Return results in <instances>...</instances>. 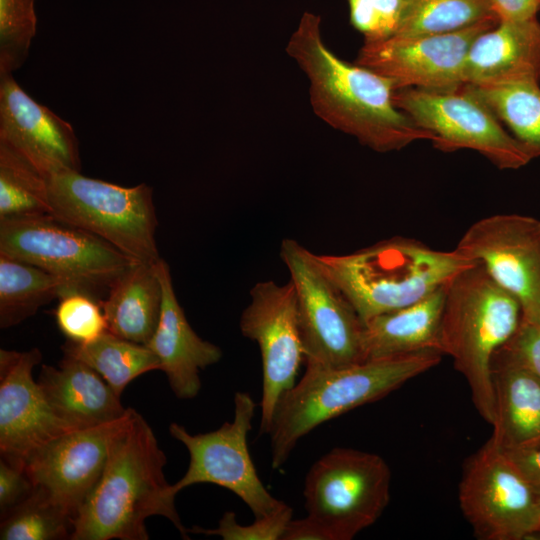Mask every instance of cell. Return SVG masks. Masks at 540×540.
Returning a JSON list of instances; mask_svg holds the SVG:
<instances>
[{"label":"cell","instance_id":"obj_13","mask_svg":"<svg viewBox=\"0 0 540 540\" xmlns=\"http://www.w3.org/2000/svg\"><path fill=\"white\" fill-rule=\"evenodd\" d=\"M244 337L255 341L262 360L260 434H268L276 406L296 383L304 351L298 307L291 281L279 285L272 280L256 283L250 302L240 318Z\"/></svg>","mask_w":540,"mask_h":540},{"label":"cell","instance_id":"obj_32","mask_svg":"<svg viewBox=\"0 0 540 540\" xmlns=\"http://www.w3.org/2000/svg\"><path fill=\"white\" fill-rule=\"evenodd\" d=\"M54 314L59 330L72 342L86 343L107 331L101 300L86 292L62 295Z\"/></svg>","mask_w":540,"mask_h":540},{"label":"cell","instance_id":"obj_23","mask_svg":"<svg viewBox=\"0 0 540 540\" xmlns=\"http://www.w3.org/2000/svg\"><path fill=\"white\" fill-rule=\"evenodd\" d=\"M445 285L413 304L364 322L365 360L391 358L427 350L441 352L440 326Z\"/></svg>","mask_w":540,"mask_h":540},{"label":"cell","instance_id":"obj_5","mask_svg":"<svg viewBox=\"0 0 540 540\" xmlns=\"http://www.w3.org/2000/svg\"><path fill=\"white\" fill-rule=\"evenodd\" d=\"M363 322L413 304L474 264L455 249L391 237L346 255H318Z\"/></svg>","mask_w":540,"mask_h":540},{"label":"cell","instance_id":"obj_22","mask_svg":"<svg viewBox=\"0 0 540 540\" xmlns=\"http://www.w3.org/2000/svg\"><path fill=\"white\" fill-rule=\"evenodd\" d=\"M495 422L491 437L503 449L540 446V379L505 348L491 362Z\"/></svg>","mask_w":540,"mask_h":540},{"label":"cell","instance_id":"obj_12","mask_svg":"<svg viewBox=\"0 0 540 540\" xmlns=\"http://www.w3.org/2000/svg\"><path fill=\"white\" fill-rule=\"evenodd\" d=\"M393 102L432 136L431 142L441 151L471 149L499 169H518L532 160L489 108L463 86L447 92L397 89Z\"/></svg>","mask_w":540,"mask_h":540},{"label":"cell","instance_id":"obj_31","mask_svg":"<svg viewBox=\"0 0 540 540\" xmlns=\"http://www.w3.org/2000/svg\"><path fill=\"white\" fill-rule=\"evenodd\" d=\"M36 30L35 0H0V75L23 65Z\"/></svg>","mask_w":540,"mask_h":540},{"label":"cell","instance_id":"obj_15","mask_svg":"<svg viewBox=\"0 0 540 540\" xmlns=\"http://www.w3.org/2000/svg\"><path fill=\"white\" fill-rule=\"evenodd\" d=\"M499 21L432 35L397 36L364 42L354 61L390 79L397 89L447 92L463 85V70L475 38Z\"/></svg>","mask_w":540,"mask_h":540},{"label":"cell","instance_id":"obj_20","mask_svg":"<svg viewBox=\"0 0 540 540\" xmlns=\"http://www.w3.org/2000/svg\"><path fill=\"white\" fill-rule=\"evenodd\" d=\"M516 81H540V23L536 17L499 21L475 38L466 57L464 85Z\"/></svg>","mask_w":540,"mask_h":540},{"label":"cell","instance_id":"obj_35","mask_svg":"<svg viewBox=\"0 0 540 540\" xmlns=\"http://www.w3.org/2000/svg\"><path fill=\"white\" fill-rule=\"evenodd\" d=\"M502 347L540 379V327L522 320Z\"/></svg>","mask_w":540,"mask_h":540},{"label":"cell","instance_id":"obj_21","mask_svg":"<svg viewBox=\"0 0 540 540\" xmlns=\"http://www.w3.org/2000/svg\"><path fill=\"white\" fill-rule=\"evenodd\" d=\"M37 382L54 412L74 430L116 421L128 411L97 371L68 355L57 367L42 365Z\"/></svg>","mask_w":540,"mask_h":540},{"label":"cell","instance_id":"obj_38","mask_svg":"<svg viewBox=\"0 0 540 540\" xmlns=\"http://www.w3.org/2000/svg\"><path fill=\"white\" fill-rule=\"evenodd\" d=\"M488 2L499 21L533 18L540 8V0H488Z\"/></svg>","mask_w":540,"mask_h":540},{"label":"cell","instance_id":"obj_39","mask_svg":"<svg viewBox=\"0 0 540 540\" xmlns=\"http://www.w3.org/2000/svg\"><path fill=\"white\" fill-rule=\"evenodd\" d=\"M536 538L540 539V530H539L538 535H537Z\"/></svg>","mask_w":540,"mask_h":540},{"label":"cell","instance_id":"obj_28","mask_svg":"<svg viewBox=\"0 0 540 540\" xmlns=\"http://www.w3.org/2000/svg\"><path fill=\"white\" fill-rule=\"evenodd\" d=\"M52 214L48 177L0 142V219Z\"/></svg>","mask_w":540,"mask_h":540},{"label":"cell","instance_id":"obj_16","mask_svg":"<svg viewBox=\"0 0 540 540\" xmlns=\"http://www.w3.org/2000/svg\"><path fill=\"white\" fill-rule=\"evenodd\" d=\"M41 359L38 348L0 350V453L21 468L37 450L74 430L54 412L33 378Z\"/></svg>","mask_w":540,"mask_h":540},{"label":"cell","instance_id":"obj_34","mask_svg":"<svg viewBox=\"0 0 540 540\" xmlns=\"http://www.w3.org/2000/svg\"><path fill=\"white\" fill-rule=\"evenodd\" d=\"M34 484L25 470L6 460H0V509L5 515L33 491Z\"/></svg>","mask_w":540,"mask_h":540},{"label":"cell","instance_id":"obj_6","mask_svg":"<svg viewBox=\"0 0 540 540\" xmlns=\"http://www.w3.org/2000/svg\"><path fill=\"white\" fill-rule=\"evenodd\" d=\"M52 214L105 240L133 261L155 263L157 217L152 188L123 187L80 171L48 177Z\"/></svg>","mask_w":540,"mask_h":540},{"label":"cell","instance_id":"obj_19","mask_svg":"<svg viewBox=\"0 0 540 540\" xmlns=\"http://www.w3.org/2000/svg\"><path fill=\"white\" fill-rule=\"evenodd\" d=\"M163 288L160 319L146 344L156 355L160 370L168 379L177 398H195L201 388L200 371L219 362L222 350L202 339L189 324L173 287L170 268L165 260L156 262Z\"/></svg>","mask_w":540,"mask_h":540},{"label":"cell","instance_id":"obj_4","mask_svg":"<svg viewBox=\"0 0 540 540\" xmlns=\"http://www.w3.org/2000/svg\"><path fill=\"white\" fill-rule=\"evenodd\" d=\"M522 321L518 300L497 284L478 262L445 285L440 351L453 359L466 379L474 406L490 425L495 422L491 362Z\"/></svg>","mask_w":540,"mask_h":540},{"label":"cell","instance_id":"obj_1","mask_svg":"<svg viewBox=\"0 0 540 540\" xmlns=\"http://www.w3.org/2000/svg\"><path fill=\"white\" fill-rule=\"evenodd\" d=\"M309 82L314 113L326 124L380 152L401 150L417 140L432 141L393 102V82L338 57L324 42L321 18L304 12L286 46Z\"/></svg>","mask_w":540,"mask_h":540},{"label":"cell","instance_id":"obj_27","mask_svg":"<svg viewBox=\"0 0 540 540\" xmlns=\"http://www.w3.org/2000/svg\"><path fill=\"white\" fill-rule=\"evenodd\" d=\"M504 123L531 159L540 157V86L537 81L463 85Z\"/></svg>","mask_w":540,"mask_h":540},{"label":"cell","instance_id":"obj_10","mask_svg":"<svg viewBox=\"0 0 540 540\" xmlns=\"http://www.w3.org/2000/svg\"><path fill=\"white\" fill-rule=\"evenodd\" d=\"M458 498L480 540H522L538 535L539 500L492 437L464 461Z\"/></svg>","mask_w":540,"mask_h":540},{"label":"cell","instance_id":"obj_29","mask_svg":"<svg viewBox=\"0 0 540 540\" xmlns=\"http://www.w3.org/2000/svg\"><path fill=\"white\" fill-rule=\"evenodd\" d=\"M497 20L488 0H407L394 35L450 33Z\"/></svg>","mask_w":540,"mask_h":540},{"label":"cell","instance_id":"obj_33","mask_svg":"<svg viewBox=\"0 0 540 540\" xmlns=\"http://www.w3.org/2000/svg\"><path fill=\"white\" fill-rule=\"evenodd\" d=\"M293 511L287 506L281 511L262 518H255L249 525H241L233 511L223 514L215 528L193 526L188 533L220 536L223 540H281L292 519Z\"/></svg>","mask_w":540,"mask_h":540},{"label":"cell","instance_id":"obj_26","mask_svg":"<svg viewBox=\"0 0 540 540\" xmlns=\"http://www.w3.org/2000/svg\"><path fill=\"white\" fill-rule=\"evenodd\" d=\"M62 350L64 355L97 371L119 396L135 378L160 370L158 358L147 345L124 339L108 330L86 343L67 340Z\"/></svg>","mask_w":540,"mask_h":540},{"label":"cell","instance_id":"obj_37","mask_svg":"<svg viewBox=\"0 0 540 540\" xmlns=\"http://www.w3.org/2000/svg\"><path fill=\"white\" fill-rule=\"evenodd\" d=\"M503 450L527 480L540 503V446Z\"/></svg>","mask_w":540,"mask_h":540},{"label":"cell","instance_id":"obj_30","mask_svg":"<svg viewBox=\"0 0 540 540\" xmlns=\"http://www.w3.org/2000/svg\"><path fill=\"white\" fill-rule=\"evenodd\" d=\"M74 518L40 488L1 516V540L70 539Z\"/></svg>","mask_w":540,"mask_h":540},{"label":"cell","instance_id":"obj_24","mask_svg":"<svg viewBox=\"0 0 540 540\" xmlns=\"http://www.w3.org/2000/svg\"><path fill=\"white\" fill-rule=\"evenodd\" d=\"M156 262H133L111 285L107 297L101 300L107 330L111 333L145 345L151 339L163 302Z\"/></svg>","mask_w":540,"mask_h":540},{"label":"cell","instance_id":"obj_36","mask_svg":"<svg viewBox=\"0 0 540 540\" xmlns=\"http://www.w3.org/2000/svg\"><path fill=\"white\" fill-rule=\"evenodd\" d=\"M347 2L350 23L364 36V42L380 41L381 33L375 0H347Z\"/></svg>","mask_w":540,"mask_h":540},{"label":"cell","instance_id":"obj_7","mask_svg":"<svg viewBox=\"0 0 540 540\" xmlns=\"http://www.w3.org/2000/svg\"><path fill=\"white\" fill-rule=\"evenodd\" d=\"M0 253L57 276L70 291L96 298L135 262L53 214L0 219Z\"/></svg>","mask_w":540,"mask_h":540},{"label":"cell","instance_id":"obj_3","mask_svg":"<svg viewBox=\"0 0 540 540\" xmlns=\"http://www.w3.org/2000/svg\"><path fill=\"white\" fill-rule=\"evenodd\" d=\"M442 355L427 350L342 367L307 365L276 406L268 432L272 468L284 465L298 441L317 426L382 399L439 364Z\"/></svg>","mask_w":540,"mask_h":540},{"label":"cell","instance_id":"obj_2","mask_svg":"<svg viewBox=\"0 0 540 540\" xmlns=\"http://www.w3.org/2000/svg\"><path fill=\"white\" fill-rule=\"evenodd\" d=\"M166 455L147 421L132 408L114 438L103 472L80 507L71 540H148L145 520L167 518L189 538L164 475Z\"/></svg>","mask_w":540,"mask_h":540},{"label":"cell","instance_id":"obj_25","mask_svg":"<svg viewBox=\"0 0 540 540\" xmlns=\"http://www.w3.org/2000/svg\"><path fill=\"white\" fill-rule=\"evenodd\" d=\"M70 292L57 276L0 253V327L16 326Z\"/></svg>","mask_w":540,"mask_h":540},{"label":"cell","instance_id":"obj_18","mask_svg":"<svg viewBox=\"0 0 540 540\" xmlns=\"http://www.w3.org/2000/svg\"><path fill=\"white\" fill-rule=\"evenodd\" d=\"M0 142L47 177L81 169L78 141L71 125L30 97L13 74L0 75Z\"/></svg>","mask_w":540,"mask_h":540},{"label":"cell","instance_id":"obj_17","mask_svg":"<svg viewBox=\"0 0 540 540\" xmlns=\"http://www.w3.org/2000/svg\"><path fill=\"white\" fill-rule=\"evenodd\" d=\"M131 410L116 421L65 433L33 453L23 469L34 486L75 519L100 478L112 442Z\"/></svg>","mask_w":540,"mask_h":540},{"label":"cell","instance_id":"obj_14","mask_svg":"<svg viewBox=\"0 0 540 540\" xmlns=\"http://www.w3.org/2000/svg\"><path fill=\"white\" fill-rule=\"evenodd\" d=\"M455 250L482 264L518 300L522 320L540 327V220L519 214L482 218L466 230Z\"/></svg>","mask_w":540,"mask_h":540},{"label":"cell","instance_id":"obj_9","mask_svg":"<svg viewBox=\"0 0 540 540\" xmlns=\"http://www.w3.org/2000/svg\"><path fill=\"white\" fill-rule=\"evenodd\" d=\"M280 256L296 292L305 366L342 367L365 361L364 322L318 255L285 238Z\"/></svg>","mask_w":540,"mask_h":540},{"label":"cell","instance_id":"obj_11","mask_svg":"<svg viewBox=\"0 0 540 540\" xmlns=\"http://www.w3.org/2000/svg\"><path fill=\"white\" fill-rule=\"evenodd\" d=\"M255 410L250 394L239 391L234 396L233 420L214 431L191 434L178 423L170 424V435L189 453L185 474L172 484L174 494L194 484H215L238 496L255 518L273 515L288 506L264 486L249 453L248 434Z\"/></svg>","mask_w":540,"mask_h":540},{"label":"cell","instance_id":"obj_8","mask_svg":"<svg viewBox=\"0 0 540 540\" xmlns=\"http://www.w3.org/2000/svg\"><path fill=\"white\" fill-rule=\"evenodd\" d=\"M391 471L375 453L336 447L309 469L303 495L307 516L328 540H351L374 524L390 501Z\"/></svg>","mask_w":540,"mask_h":540}]
</instances>
